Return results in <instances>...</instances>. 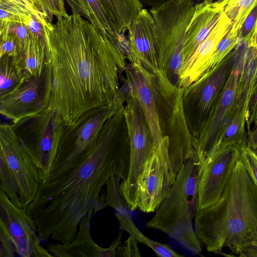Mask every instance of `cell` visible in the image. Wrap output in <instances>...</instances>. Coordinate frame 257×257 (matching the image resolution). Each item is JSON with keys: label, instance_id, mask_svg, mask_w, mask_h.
<instances>
[{"label": "cell", "instance_id": "1", "mask_svg": "<svg viewBox=\"0 0 257 257\" xmlns=\"http://www.w3.org/2000/svg\"><path fill=\"white\" fill-rule=\"evenodd\" d=\"M57 19L42 23L52 72L49 107L68 126L114 99L128 63L123 49L79 14Z\"/></svg>", "mask_w": 257, "mask_h": 257}, {"label": "cell", "instance_id": "2", "mask_svg": "<svg viewBox=\"0 0 257 257\" xmlns=\"http://www.w3.org/2000/svg\"><path fill=\"white\" fill-rule=\"evenodd\" d=\"M123 107L106 121L85 160L56 179L41 183L26 209L40 239L70 243L86 215L108 207L102 192L106 182L113 176L126 179L130 148Z\"/></svg>", "mask_w": 257, "mask_h": 257}, {"label": "cell", "instance_id": "3", "mask_svg": "<svg viewBox=\"0 0 257 257\" xmlns=\"http://www.w3.org/2000/svg\"><path fill=\"white\" fill-rule=\"evenodd\" d=\"M194 223L201 243L216 254L228 247L238 255L241 247L257 235V188L240 155L220 198L199 210Z\"/></svg>", "mask_w": 257, "mask_h": 257}, {"label": "cell", "instance_id": "4", "mask_svg": "<svg viewBox=\"0 0 257 257\" xmlns=\"http://www.w3.org/2000/svg\"><path fill=\"white\" fill-rule=\"evenodd\" d=\"M202 163L197 153L187 160L171 190L146 224L175 240L186 250L200 254L201 243L192 220L198 211V185Z\"/></svg>", "mask_w": 257, "mask_h": 257}, {"label": "cell", "instance_id": "5", "mask_svg": "<svg viewBox=\"0 0 257 257\" xmlns=\"http://www.w3.org/2000/svg\"><path fill=\"white\" fill-rule=\"evenodd\" d=\"M114 99L108 104L92 108L72 125L66 126L49 175L42 183L50 182L74 169L92 152L106 121L117 113L127 98L124 77Z\"/></svg>", "mask_w": 257, "mask_h": 257}, {"label": "cell", "instance_id": "6", "mask_svg": "<svg viewBox=\"0 0 257 257\" xmlns=\"http://www.w3.org/2000/svg\"><path fill=\"white\" fill-rule=\"evenodd\" d=\"M124 73L129 92L137 98L143 110L156 148L166 136L181 89L160 71L153 74L139 63H128Z\"/></svg>", "mask_w": 257, "mask_h": 257}, {"label": "cell", "instance_id": "7", "mask_svg": "<svg viewBox=\"0 0 257 257\" xmlns=\"http://www.w3.org/2000/svg\"><path fill=\"white\" fill-rule=\"evenodd\" d=\"M1 189L17 207L26 209L42 183L38 168L12 124L0 125Z\"/></svg>", "mask_w": 257, "mask_h": 257}, {"label": "cell", "instance_id": "8", "mask_svg": "<svg viewBox=\"0 0 257 257\" xmlns=\"http://www.w3.org/2000/svg\"><path fill=\"white\" fill-rule=\"evenodd\" d=\"M194 6L193 0H171L150 11L155 23L159 71L178 87L186 31Z\"/></svg>", "mask_w": 257, "mask_h": 257}, {"label": "cell", "instance_id": "9", "mask_svg": "<svg viewBox=\"0 0 257 257\" xmlns=\"http://www.w3.org/2000/svg\"><path fill=\"white\" fill-rule=\"evenodd\" d=\"M39 170L42 182L49 175L66 126L59 112L48 107L12 124Z\"/></svg>", "mask_w": 257, "mask_h": 257}, {"label": "cell", "instance_id": "10", "mask_svg": "<svg viewBox=\"0 0 257 257\" xmlns=\"http://www.w3.org/2000/svg\"><path fill=\"white\" fill-rule=\"evenodd\" d=\"M130 148V167L125 181L120 183V191L127 208H138V182L155 147L152 133L137 98L130 93L124 105Z\"/></svg>", "mask_w": 257, "mask_h": 257}, {"label": "cell", "instance_id": "11", "mask_svg": "<svg viewBox=\"0 0 257 257\" xmlns=\"http://www.w3.org/2000/svg\"><path fill=\"white\" fill-rule=\"evenodd\" d=\"M236 56L235 48L219 63L188 86L182 88L185 118L197 142L211 109L233 69Z\"/></svg>", "mask_w": 257, "mask_h": 257}, {"label": "cell", "instance_id": "12", "mask_svg": "<svg viewBox=\"0 0 257 257\" xmlns=\"http://www.w3.org/2000/svg\"><path fill=\"white\" fill-rule=\"evenodd\" d=\"M165 136L147 162L138 182V208L146 213L156 210L175 182L177 176L169 154Z\"/></svg>", "mask_w": 257, "mask_h": 257}, {"label": "cell", "instance_id": "13", "mask_svg": "<svg viewBox=\"0 0 257 257\" xmlns=\"http://www.w3.org/2000/svg\"><path fill=\"white\" fill-rule=\"evenodd\" d=\"M52 81V67L47 59L40 75L24 78L15 90L0 99L1 114L14 123L42 112L50 105Z\"/></svg>", "mask_w": 257, "mask_h": 257}, {"label": "cell", "instance_id": "14", "mask_svg": "<svg viewBox=\"0 0 257 257\" xmlns=\"http://www.w3.org/2000/svg\"><path fill=\"white\" fill-rule=\"evenodd\" d=\"M0 230L10 239L15 252L21 256H54L40 244L36 223L26 209L15 205L1 189Z\"/></svg>", "mask_w": 257, "mask_h": 257}, {"label": "cell", "instance_id": "15", "mask_svg": "<svg viewBox=\"0 0 257 257\" xmlns=\"http://www.w3.org/2000/svg\"><path fill=\"white\" fill-rule=\"evenodd\" d=\"M240 151V147L233 145L218 148L202 164L198 185V211L214 204L220 198Z\"/></svg>", "mask_w": 257, "mask_h": 257}, {"label": "cell", "instance_id": "16", "mask_svg": "<svg viewBox=\"0 0 257 257\" xmlns=\"http://www.w3.org/2000/svg\"><path fill=\"white\" fill-rule=\"evenodd\" d=\"M243 96L239 92L237 72L233 67L197 140V154L202 163L212 151L219 131Z\"/></svg>", "mask_w": 257, "mask_h": 257}, {"label": "cell", "instance_id": "17", "mask_svg": "<svg viewBox=\"0 0 257 257\" xmlns=\"http://www.w3.org/2000/svg\"><path fill=\"white\" fill-rule=\"evenodd\" d=\"M130 63H139L149 72L159 71L155 23L151 14L143 9L127 30Z\"/></svg>", "mask_w": 257, "mask_h": 257}, {"label": "cell", "instance_id": "18", "mask_svg": "<svg viewBox=\"0 0 257 257\" xmlns=\"http://www.w3.org/2000/svg\"><path fill=\"white\" fill-rule=\"evenodd\" d=\"M94 215L89 212L80 221L77 232L73 240L68 244L50 243L48 248L54 256L58 257H115L121 243L123 231L107 247L96 244L90 234V220Z\"/></svg>", "mask_w": 257, "mask_h": 257}, {"label": "cell", "instance_id": "19", "mask_svg": "<svg viewBox=\"0 0 257 257\" xmlns=\"http://www.w3.org/2000/svg\"><path fill=\"white\" fill-rule=\"evenodd\" d=\"M231 24V21L223 11L207 38L182 65L180 88L188 86L208 71L209 62L218 44L229 31Z\"/></svg>", "mask_w": 257, "mask_h": 257}, {"label": "cell", "instance_id": "20", "mask_svg": "<svg viewBox=\"0 0 257 257\" xmlns=\"http://www.w3.org/2000/svg\"><path fill=\"white\" fill-rule=\"evenodd\" d=\"M228 0H203L195 4L186 31L183 64L205 40L217 23Z\"/></svg>", "mask_w": 257, "mask_h": 257}, {"label": "cell", "instance_id": "21", "mask_svg": "<svg viewBox=\"0 0 257 257\" xmlns=\"http://www.w3.org/2000/svg\"><path fill=\"white\" fill-rule=\"evenodd\" d=\"M182 92L169 119L166 134L169 138V154L176 176L183 164L197 152V141L190 132L183 110Z\"/></svg>", "mask_w": 257, "mask_h": 257}, {"label": "cell", "instance_id": "22", "mask_svg": "<svg viewBox=\"0 0 257 257\" xmlns=\"http://www.w3.org/2000/svg\"><path fill=\"white\" fill-rule=\"evenodd\" d=\"M251 101L252 99L247 95L243 96L219 131L212 151L228 146L240 148L247 146V133L245 132V126Z\"/></svg>", "mask_w": 257, "mask_h": 257}, {"label": "cell", "instance_id": "23", "mask_svg": "<svg viewBox=\"0 0 257 257\" xmlns=\"http://www.w3.org/2000/svg\"><path fill=\"white\" fill-rule=\"evenodd\" d=\"M72 13L85 18L105 37L117 44L125 51L126 41L118 37L100 0H64Z\"/></svg>", "mask_w": 257, "mask_h": 257}, {"label": "cell", "instance_id": "24", "mask_svg": "<svg viewBox=\"0 0 257 257\" xmlns=\"http://www.w3.org/2000/svg\"><path fill=\"white\" fill-rule=\"evenodd\" d=\"M47 62L45 37L30 31L26 48L19 63L23 78L40 75Z\"/></svg>", "mask_w": 257, "mask_h": 257}, {"label": "cell", "instance_id": "25", "mask_svg": "<svg viewBox=\"0 0 257 257\" xmlns=\"http://www.w3.org/2000/svg\"><path fill=\"white\" fill-rule=\"evenodd\" d=\"M114 28L120 35L127 31L138 13L143 9L139 0H100Z\"/></svg>", "mask_w": 257, "mask_h": 257}, {"label": "cell", "instance_id": "26", "mask_svg": "<svg viewBox=\"0 0 257 257\" xmlns=\"http://www.w3.org/2000/svg\"><path fill=\"white\" fill-rule=\"evenodd\" d=\"M126 206L116 210L115 215L117 219L121 230L126 231L133 236L138 242L143 243L151 248L158 256L182 257L168 245L152 240L142 233L135 225L131 213Z\"/></svg>", "mask_w": 257, "mask_h": 257}, {"label": "cell", "instance_id": "27", "mask_svg": "<svg viewBox=\"0 0 257 257\" xmlns=\"http://www.w3.org/2000/svg\"><path fill=\"white\" fill-rule=\"evenodd\" d=\"M18 63L13 57H0V99L15 90L23 80Z\"/></svg>", "mask_w": 257, "mask_h": 257}, {"label": "cell", "instance_id": "28", "mask_svg": "<svg viewBox=\"0 0 257 257\" xmlns=\"http://www.w3.org/2000/svg\"><path fill=\"white\" fill-rule=\"evenodd\" d=\"M256 5L257 0H228L224 12L232 22L231 28L239 31L245 19Z\"/></svg>", "mask_w": 257, "mask_h": 257}, {"label": "cell", "instance_id": "29", "mask_svg": "<svg viewBox=\"0 0 257 257\" xmlns=\"http://www.w3.org/2000/svg\"><path fill=\"white\" fill-rule=\"evenodd\" d=\"M238 33L239 31L230 28L218 44L209 62L208 71L219 63L234 50L240 41Z\"/></svg>", "mask_w": 257, "mask_h": 257}, {"label": "cell", "instance_id": "30", "mask_svg": "<svg viewBox=\"0 0 257 257\" xmlns=\"http://www.w3.org/2000/svg\"><path fill=\"white\" fill-rule=\"evenodd\" d=\"M33 16L6 0H0V24L18 22L28 25Z\"/></svg>", "mask_w": 257, "mask_h": 257}, {"label": "cell", "instance_id": "31", "mask_svg": "<svg viewBox=\"0 0 257 257\" xmlns=\"http://www.w3.org/2000/svg\"><path fill=\"white\" fill-rule=\"evenodd\" d=\"M0 57L8 55L13 57L18 63L21 58L19 43L16 36L8 32H0Z\"/></svg>", "mask_w": 257, "mask_h": 257}, {"label": "cell", "instance_id": "32", "mask_svg": "<svg viewBox=\"0 0 257 257\" xmlns=\"http://www.w3.org/2000/svg\"><path fill=\"white\" fill-rule=\"evenodd\" d=\"M42 12L47 17L50 22H53V17L57 18H67V13L64 5V0H39Z\"/></svg>", "mask_w": 257, "mask_h": 257}, {"label": "cell", "instance_id": "33", "mask_svg": "<svg viewBox=\"0 0 257 257\" xmlns=\"http://www.w3.org/2000/svg\"><path fill=\"white\" fill-rule=\"evenodd\" d=\"M240 157L257 188V153L245 146L240 148Z\"/></svg>", "mask_w": 257, "mask_h": 257}, {"label": "cell", "instance_id": "34", "mask_svg": "<svg viewBox=\"0 0 257 257\" xmlns=\"http://www.w3.org/2000/svg\"><path fill=\"white\" fill-rule=\"evenodd\" d=\"M257 20V5L245 19L239 31L240 41L248 44L253 33Z\"/></svg>", "mask_w": 257, "mask_h": 257}, {"label": "cell", "instance_id": "35", "mask_svg": "<svg viewBox=\"0 0 257 257\" xmlns=\"http://www.w3.org/2000/svg\"><path fill=\"white\" fill-rule=\"evenodd\" d=\"M138 243V241L130 235L122 246L118 247L116 256H141Z\"/></svg>", "mask_w": 257, "mask_h": 257}, {"label": "cell", "instance_id": "36", "mask_svg": "<svg viewBox=\"0 0 257 257\" xmlns=\"http://www.w3.org/2000/svg\"><path fill=\"white\" fill-rule=\"evenodd\" d=\"M0 257H13L15 252L14 245L7 235L0 230Z\"/></svg>", "mask_w": 257, "mask_h": 257}, {"label": "cell", "instance_id": "37", "mask_svg": "<svg viewBox=\"0 0 257 257\" xmlns=\"http://www.w3.org/2000/svg\"><path fill=\"white\" fill-rule=\"evenodd\" d=\"M238 256L240 257H257V235L241 247Z\"/></svg>", "mask_w": 257, "mask_h": 257}, {"label": "cell", "instance_id": "38", "mask_svg": "<svg viewBox=\"0 0 257 257\" xmlns=\"http://www.w3.org/2000/svg\"><path fill=\"white\" fill-rule=\"evenodd\" d=\"M246 125L248 132L250 130L251 126L252 128L257 126V91L250 104Z\"/></svg>", "mask_w": 257, "mask_h": 257}, {"label": "cell", "instance_id": "39", "mask_svg": "<svg viewBox=\"0 0 257 257\" xmlns=\"http://www.w3.org/2000/svg\"><path fill=\"white\" fill-rule=\"evenodd\" d=\"M246 144L249 149L257 153V126L247 132Z\"/></svg>", "mask_w": 257, "mask_h": 257}, {"label": "cell", "instance_id": "40", "mask_svg": "<svg viewBox=\"0 0 257 257\" xmlns=\"http://www.w3.org/2000/svg\"><path fill=\"white\" fill-rule=\"evenodd\" d=\"M143 5L151 8L158 7L170 1L171 0H139Z\"/></svg>", "mask_w": 257, "mask_h": 257}, {"label": "cell", "instance_id": "41", "mask_svg": "<svg viewBox=\"0 0 257 257\" xmlns=\"http://www.w3.org/2000/svg\"><path fill=\"white\" fill-rule=\"evenodd\" d=\"M248 45L257 50V20L253 33L248 43Z\"/></svg>", "mask_w": 257, "mask_h": 257}, {"label": "cell", "instance_id": "42", "mask_svg": "<svg viewBox=\"0 0 257 257\" xmlns=\"http://www.w3.org/2000/svg\"><path fill=\"white\" fill-rule=\"evenodd\" d=\"M29 1H31V2H32L34 4H35L42 12L41 4L40 3L39 0H29Z\"/></svg>", "mask_w": 257, "mask_h": 257}, {"label": "cell", "instance_id": "43", "mask_svg": "<svg viewBox=\"0 0 257 257\" xmlns=\"http://www.w3.org/2000/svg\"><path fill=\"white\" fill-rule=\"evenodd\" d=\"M256 91H257V82H256V89H255V93H256Z\"/></svg>", "mask_w": 257, "mask_h": 257}, {"label": "cell", "instance_id": "44", "mask_svg": "<svg viewBox=\"0 0 257 257\" xmlns=\"http://www.w3.org/2000/svg\"><path fill=\"white\" fill-rule=\"evenodd\" d=\"M256 153V152H255Z\"/></svg>", "mask_w": 257, "mask_h": 257}]
</instances>
